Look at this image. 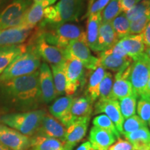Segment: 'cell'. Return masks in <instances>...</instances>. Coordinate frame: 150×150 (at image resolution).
<instances>
[{
    "mask_svg": "<svg viewBox=\"0 0 150 150\" xmlns=\"http://www.w3.org/2000/svg\"><path fill=\"white\" fill-rule=\"evenodd\" d=\"M42 104L39 70L21 77L0 80V115L37 110Z\"/></svg>",
    "mask_w": 150,
    "mask_h": 150,
    "instance_id": "obj_1",
    "label": "cell"
},
{
    "mask_svg": "<svg viewBox=\"0 0 150 150\" xmlns=\"http://www.w3.org/2000/svg\"><path fill=\"white\" fill-rule=\"evenodd\" d=\"M36 31L49 44L61 50H66L75 40L86 41V31L81 26L74 23L38 27Z\"/></svg>",
    "mask_w": 150,
    "mask_h": 150,
    "instance_id": "obj_2",
    "label": "cell"
},
{
    "mask_svg": "<svg viewBox=\"0 0 150 150\" xmlns=\"http://www.w3.org/2000/svg\"><path fill=\"white\" fill-rule=\"evenodd\" d=\"M86 0H59L56 5L47 7L44 11L43 27L59 25L72 22H78L83 14Z\"/></svg>",
    "mask_w": 150,
    "mask_h": 150,
    "instance_id": "obj_3",
    "label": "cell"
},
{
    "mask_svg": "<svg viewBox=\"0 0 150 150\" xmlns=\"http://www.w3.org/2000/svg\"><path fill=\"white\" fill-rule=\"evenodd\" d=\"M46 111L37 109L31 111L12 112L0 115V123L21 134L31 137L36 134Z\"/></svg>",
    "mask_w": 150,
    "mask_h": 150,
    "instance_id": "obj_4",
    "label": "cell"
},
{
    "mask_svg": "<svg viewBox=\"0 0 150 150\" xmlns=\"http://www.w3.org/2000/svg\"><path fill=\"white\" fill-rule=\"evenodd\" d=\"M40 65V57L32 45L27 43V50L12 61L0 75V80H8L31 74L38 70Z\"/></svg>",
    "mask_w": 150,
    "mask_h": 150,
    "instance_id": "obj_5",
    "label": "cell"
},
{
    "mask_svg": "<svg viewBox=\"0 0 150 150\" xmlns=\"http://www.w3.org/2000/svg\"><path fill=\"white\" fill-rule=\"evenodd\" d=\"M149 58L145 52L133 61L131 64L129 80L132 86L133 92L137 97H141L150 76L149 65Z\"/></svg>",
    "mask_w": 150,
    "mask_h": 150,
    "instance_id": "obj_6",
    "label": "cell"
},
{
    "mask_svg": "<svg viewBox=\"0 0 150 150\" xmlns=\"http://www.w3.org/2000/svg\"><path fill=\"white\" fill-rule=\"evenodd\" d=\"M29 44L32 45L40 59L50 65H63L66 61L65 50L49 44L37 31L29 41Z\"/></svg>",
    "mask_w": 150,
    "mask_h": 150,
    "instance_id": "obj_7",
    "label": "cell"
},
{
    "mask_svg": "<svg viewBox=\"0 0 150 150\" xmlns=\"http://www.w3.org/2000/svg\"><path fill=\"white\" fill-rule=\"evenodd\" d=\"M32 4V0H13L0 13V30L18 27Z\"/></svg>",
    "mask_w": 150,
    "mask_h": 150,
    "instance_id": "obj_8",
    "label": "cell"
},
{
    "mask_svg": "<svg viewBox=\"0 0 150 150\" xmlns=\"http://www.w3.org/2000/svg\"><path fill=\"white\" fill-rule=\"evenodd\" d=\"M64 70L66 80L65 93L67 96L72 97L84 83V67L78 60L67 57L64 63Z\"/></svg>",
    "mask_w": 150,
    "mask_h": 150,
    "instance_id": "obj_9",
    "label": "cell"
},
{
    "mask_svg": "<svg viewBox=\"0 0 150 150\" xmlns=\"http://www.w3.org/2000/svg\"><path fill=\"white\" fill-rule=\"evenodd\" d=\"M65 52L67 58L70 57L78 60L88 70H95L98 65V59L91 54L85 41H73L65 50Z\"/></svg>",
    "mask_w": 150,
    "mask_h": 150,
    "instance_id": "obj_10",
    "label": "cell"
},
{
    "mask_svg": "<svg viewBox=\"0 0 150 150\" xmlns=\"http://www.w3.org/2000/svg\"><path fill=\"white\" fill-rule=\"evenodd\" d=\"M0 142L11 150H28L31 137L0 123Z\"/></svg>",
    "mask_w": 150,
    "mask_h": 150,
    "instance_id": "obj_11",
    "label": "cell"
},
{
    "mask_svg": "<svg viewBox=\"0 0 150 150\" xmlns=\"http://www.w3.org/2000/svg\"><path fill=\"white\" fill-rule=\"evenodd\" d=\"M39 86L43 104H50L56 98L57 95L52 70L45 62L41 63L39 68Z\"/></svg>",
    "mask_w": 150,
    "mask_h": 150,
    "instance_id": "obj_12",
    "label": "cell"
},
{
    "mask_svg": "<svg viewBox=\"0 0 150 150\" xmlns=\"http://www.w3.org/2000/svg\"><path fill=\"white\" fill-rule=\"evenodd\" d=\"M56 1L57 0H42L38 2L33 3L26 11L21 22L17 27L33 29L42 20L45 9L54 4Z\"/></svg>",
    "mask_w": 150,
    "mask_h": 150,
    "instance_id": "obj_13",
    "label": "cell"
},
{
    "mask_svg": "<svg viewBox=\"0 0 150 150\" xmlns=\"http://www.w3.org/2000/svg\"><path fill=\"white\" fill-rule=\"evenodd\" d=\"M104 113L113 122L120 135H123L122 125L125 121L117 100H98L95 105L94 114Z\"/></svg>",
    "mask_w": 150,
    "mask_h": 150,
    "instance_id": "obj_14",
    "label": "cell"
},
{
    "mask_svg": "<svg viewBox=\"0 0 150 150\" xmlns=\"http://www.w3.org/2000/svg\"><path fill=\"white\" fill-rule=\"evenodd\" d=\"M90 120L91 117L78 118L67 127L64 140L67 149L72 150L78 142L83 139Z\"/></svg>",
    "mask_w": 150,
    "mask_h": 150,
    "instance_id": "obj_15",
    "label": "cell"
},
{
    "mask_svg": "<svg viewBox=\"0 0 150 150\" xmlns=\"http://www.w3.org/2000/svg\"><path fill=\"white\" fill-rule=\"evenodd\" d=\"M73 99L71 96L61 97L56 99L51 106H49L50 114L61 122L65 127H67L74 122L71 114Z\"/></svg>",
    "mask_w": 150,
    "mask_h": 150,
    "instance_id": "obj_16",
    "label": "cell"
},
{
    "mask_svg": "<svg viewBox=\"0 0 150 150\" xmlns=\"http://www.w3.org/2000/svg\"><path fill=\"white\" fill-rule=\"evenodd\" d=\"M131 65L125 69L117 72L112 84L110 100L121 99L134 94L132 86L129 80Z\"/></svg>",
    "mask_w": 150,
    "mask_h": 150,
    "instance_id": "obj_17",
    "label": "cell"
},
{
    "mask_svg": "<svg viewBox=\"0 0 150 150\" xmlns=\"http://www.w3.org/2000/svg\"><path fill=\"white\" fill-rule=\"evenodd\" d=\"M65 132L66 129L64 125L51 114L46 112L41 122L40 128L35 135H40L64 141Z\"/></svg>",
    "mask_w": 150,
    "mask_h": 150,
    "instance_id": "obj_18",
    "label": "cell"
},
{
    "mask_svg": "<svg viewBox=\"0 0 150 150\" xmlns=\"http://www.w3.org/2000/svg\"><path fill=\"white\" fill-rule=\"evenodd\" d=\"M98 65L113 72H118L125 70L131 64L133 60L130 59H120L112 55L108 50L98 52Z\"/></svg>",
    "mask_w": 150,
    "mask_h": 150,
    "instance_id": "obj_19",
    "label": "cell"
},
{
    "mask_svg": "<svg viewBox=\"0 0 150 150\" xmlns=\"http://www.w3.org/2000/svg\"><path fill=\"white\" fill-rule=\"evenodd\" d=\"M88 138L94 150H108L116 141V137L112 133L95 126L90 131Z\"/></svg>",
    "mask_w": 150,
    "mask_h": 150,
    "instance_id": "obj_20",
    "label": "cell"
},
{
    "mask_svg": "<svg viewBox=\"0 0 150 150\" xmlns=\"http://www.w3.org/2000/svg\"><path fill=\"white\" fill-rule=\"evenodd\" d=\"M32 33V29L18 27L0 30V47L20 45L25 42Z\"/></svg>",
    "mask_w": 150,
    "mask_h": 150,
    "instance_id": "obj_21",
    "label": "cell"
},
{
    "mask_svg": "<svg viewBox=\"0 0 150 150\" xmlns=\"http://www.w3.org/2000/svg\"><path fill=\"white\" fill-rule=\"evenodd\" d=\"M119 42L127 55L133 61L145 52L146 47L144 44L142 33L129 35L121 38Z\"/></svg>",
    "mask_w": 150,
    "mask_h": 150,
    "instance_id": "obj_22",
    "label": "cell"
},
{
    "mask_svg": "<svg viewBox=\"0 0 150 150\" xmlns=\"http://www.w3.org/2000/svg\"><path fill=\"white\" fill-rule=\"evenodd\" d=\"M119 40L111 22L101 23L97 40V53L111 48Z\"/></svg>",
    "mask_w": 150,
    "mask_h": 150,
    "instance_id": "obj_23",
    "label": "cell"
},
{
    "mask_svg": "<svg viewBox=\"0 0 150 150\" xmlns=\"http://www.w3.org/2000/svg\"><path fill=\"white\" fill-rule=\"evenodd\" d=\"M91 71V72L89 74L88 80L85 96L89 98L91 102L94 103L99 98V86L104 78L106 71L104 67L99 65H97L95 70Z\"/></svg>",
    "mask_w": 150,
    "mask_h": 150,
    "instance_id": "obj_24",
    "label": "cell"
},
{
    "mask_svg": "<svg viewBox=\"0 0 150 150\" xmlns=\"http://www.w3.org/2000/svg\"><path fill=\"white\" fill-rule=\"evenodd\" d=\"M100 13L91 15L88 17L86 24V41L89 48L93 52H97V40L99 30L101 24Z\"/></svg>",
    "mask_w": 150,
    "mask_h": 150,
    "instance_id": "obj_25",
    "label": "cell"
},
{
    "mask_svg": "<svg viewBox=\"0 0 150 150\" xmlns=\"http://www.w3.org/2000/svg\"><path fill=\"white\" fill-rule=\"evenodd\" d=\"M65 142L56 138L34 135L31 137V144L28 150H64Z\"/></svg>",
    "mask_w": 150,
    "mask_h": 150,
    "instance_id": "obj_26",
    "label": "cell"
},
{
    "mask_svg": "<svg viewBox=\"0 0 150 150\" xmlns=\"http://www.w3.org/2000/svg\"><path fill=\"white\" fill-rule=\"evenodd\" d=\"M27 50V44L0 47V75L17 56Z\"/></svg>",
    "mask_w": 150,
    "mask_h": 150,
    "instance_id": "obj_27",
    "label": "cell"
},
{
    "mask_svg": "<svg viewBox=\"0 0 150 150\" xmlns=\"http://www.w3.org/2000/svg\"><path fill=\"white\" fill-rule=\"evenodd\" d=\"M132 145L134 150L148 149L150 144V130L148 127H144L136 131L123 135Z\"/></svg>",
    "mask_w": 150,
    "mask_h": 150,
    "instance_id": "obj_28",
    "label": "cell"
},
{
    "mask_svg": "<svg viewBox=\"0 0 150 150\" xmlns=\"http://www.w3.org/2000/svg\"><path fill=\"white\" fill-rule=\"evenodd\" d=\"M93 111V103L86 96L73 99L71 114L74 121L78 118L91 117Z\"/></svg>",
    "mask_w": 150,
    "mask_h": 150,
    "instance_id": "obj_29",
    "label": "cell"
},
{
    "mask_svg": "<svg viewBox=\"0 0 150 150\" xmlns=\"http://www.w3.org/2000/svg\"><path fill=\"white\" fill-rule=\"evenodd\" d=\"M51 68L56 95L57 96L64 95L66 84L64 64L60 65H51Z\"/></svg>",
    "mask_w": 150,
    "mask_h": 150,
    "instance_id": "obj_30",
    "label": "cell"
},
{
    "mask_svg": "<svg viewBox=\"0 0 150 150\" xmlns=\"http://www.w3.org/2000/svg\"><path fill=\"white\" fill-rule=\"evenodd\" d=\"M111 24L119 40L130 35V22L125 13H121L112 20Z\"/></svg>",
    "mask_w": 150,
    "mask_h": 150,
    "instance_id": "obj_31",
    "label": "cell"
},
{
    "mask_svg": "<svg viewBox=\"0 0 150 150\" xmlns=\"http://www.w3.org/2000/svg\"><path fill=\"white\" fill-rule=\"evenodd\" d=\"M120 0H110L104 8L101 11V23L111 22L115 17L121 13Z\"/></svg>",
    "mask_w": 150,
    "mask_h": 150,
    "instance_id": "obj_32",
    "label": "cell"
},
{
    "mask_svg": "<svg viewBox=\"0 0 150 150\" xmlns=\"http://www.w3.org/2000/svg\"><path fill=\"white\" fill-rule=\"evenodd\" d=\"M137 97L134 94L120 99V108L124 119L126 120L136 115Z\"/></svg>",
    "mask_w": 150,
    "mask_h": 150,
    "instance_id": "obj_33",
    "label": "cell"
},
{
    "mask_svg": "<svg viewBox=\"0 0 150 150\" xmlns=\"http://www.w3.org/2000/svg\"><path fill=\"white\" fill-rule=\"evenodd\" d=\"M150 14V0H141L126 13L129 22L134 21L145 15Z\"/></svg>",
    "mask_w": 150,
    "mask_h": 150,
    "instance_id": "obj_34",
    "label": "cell"
},
{
    "mask_svg": "<svg viewBox=\"0 0 150 150\" xmlns=\"http://www.w3.org/2000/svg\"><path fill=\"white\" fill-rule=\"evenodd\" d=\"M93 126L97 127L104 130L112 133L116 138H120V134L118 132L113 122L106 115H99L94 117L93 120Z\"/></svg>",
    "mask_w": 150,
    "mask_h": 150,
    "instance_id": "obj_35",
    "label": "cell"
},
{
    "mask_svg": "<svg viewBox=\"0 0 150 150\" xmlns=\"http://www.w3.org/2000/svg\"><path fill=\"white\" fill-rule=\"evenodd\" d=\"M112 84L113 78L112 74L110 72H106L99 86V100L105 101L110 99Z\"/></svg>",
    "mask_w": 150,
    "mask_h": 150,
    "instance_id": "obj_36",
    "label": "cell"
},
{
    "mask_svg": "<svg viewBox=\"0 0 150 150\" xmlns=\"http://www.w3.org/2000/svg\"><path fill=\"white\" fill-rule=\"evenodd\" d=\"M147 127V123L143 121L138 115H134L125 120L122 125L123 135L129 134L138 129Z\"/></svg>",
    "mask_w": 150,
    "mask_h": 150,
    "instance_id": "obj_37",
    "label": "cell"
},
{
    "mask_svg": "<svg viewBox=\"0 0 150 150\" xmlns=\"http://www.w3.org/2000/svg\"><path fill=\"white\" fill-rule=\"evenodd\" d=\"M137 112L139 117L146 123L150 122V100L139 98L137 103Z\"/></svg>",
    "mask_w": 150,
    "mask_h": 150,
    "instance_id": "obj_38",
    "label": "cell"
},
{
    "mask_svg": "<svg viewBox=\"0 0 150 150\" xmlns=\"http://www.w3.org/2000/svg\"><path fill=\"white\" fill-rule=\"evenodd\" d=\"M150 21V14L145 15L134 21L130 22V35L140 34Z\"/></svg>",
    "mask_w": 150,
    "mask_h": 150,
    "instance_id": "obj_39",
    "label": "cell"
},
{
    "mask_svg": "<svg viewBox=\"0 0 150 150\" xmlns=\"http://www.w3.org/2000/svg\"><path fill=\"white\" fill-rule=\"evenodd\" d=\"M110 0H89L85 17L101 12Z\"/></svg>",
    "mask_w": 150,
    "mask_h": 150,
    "instance_id": "obj_40",
    "label": "cell"
},
{
    "mask_svg": "<svg viewBox=\"0 0 150 150\" xmlns=\"http://www.w3.org/2000/svg\"><path fill=\"white\" fill-rule=\"evenodd\" d=\"M108 51L110 52V53L112 55L115 56V57L120 58V59H129V58H130L128 55H127L125 50H123V48L122 47L119 41H118L115 45H114L111 48L108 49Z\"/></svg>",
    "mask_w": 150,
    "mask_h": 150,
    "instance_id": "obj_41",
    "label": "cell"
},
{
    "mask_svg": "<svg viewBox=\"0 0 150 150\" xmlns=\"http://www.w3.org/2000/svg\"><path fill=\"white\" fill-rule=\"evenodd\" d=\"M108 150H134L131 144L127 140L119 138L115 144L112 145Z\"/></svg>",
    "mask_w": 150,
    "mask_h": 150,
    "instance_id": "obj_42",
    "label": "cell"
},
{
    "mask_svg": "<svg viewBox=\"0 0 150 150\" xmlns=\"http://www.w3.org/2000/svg\"><path fill=\"white\" fill-rule=\"evenodd\" d=\"M141 0H120L121 11L122 13H126L132 8L135 5L139 3Z\"/></svg>",
    "mask_w": 150,
    "mask_h": 150,
    "instance_id": "obj_43",
    "label": "cell"
},
{
    "mask_svg": "<svg viewBox=\"0 0 150 150\" xmlns=\"http://www.w3.org/2000/svg\"><path fill=\"white\" fill-rule=\"evenodd\" d=\"M142 33L144 44L147 47H150V21L144 29Z\"/></svg>",
    "mask_w": 150,
    "mask_h": 150,
    "instance_id": "obj_44",
    "label": "cell"
},
{
    "mask_svg": "<svg viewBox=\"0 0 150 150\" xmlns=\"http://www.w3.org/2000/svg\"><path fill=\"white\" fill-rule=\"evenodd\" d=\"M140 98H145L150 100V76L149 80H148L147 85L145 86V88L144 90L143 93H142L141 97Z\"/></svg>",
    "mask_w": 150,
    "mask_h": 150,
    "instance_id": "obj_45",
    "label": "cell"
},
{
    "mask_svg": "<svg viewBox=\"0 0 150 150\" xmlns=\"http://www.w3.org/2000/svg\"><path fill=\"white\" fill-rule=\"evenodd\" d=\"M76 150H94V149L92 147L91 142L89 141H86L81 144Z\"/></svg>",
    "mask_w": 150,
    "mask_h": 150,
    "instance_id": "obj_46",
    "label": "cell"
},
{
    "mask_svg": "<svg viewBox=\"0 0 150 150\" xmlns=\"http://www.w3.org/2000/svg\"><path fill=\"white\" fill-rule=\"evenodd\" d=\"M8 1L9 0H0V9L2 8L8 2Z\"/></svg>",
    "mask_w": 150,
    "mask_h": 150,
    "instance_id": "obj_47",
    "label": "cell"
},
{
    "mask_svg": "<svg viewBox=\"0 0 150 150\" xmlns=\"http://www.w3.org/2000/svg\"><path fill=\"white\" fill-rule=\"evenodd\" d=\"M145 53L148 56V57L150 59V47H145Z\"/></svg>",
    "mask_w": 150,
    "mask_h": 150,
    "instance_id": "obj_48",
    "label": "cell"
},
{
    "mask_svg": "<svg viewBox=\"0 0 150 150\" xmlns=\"http://www.w3.org/2000/svg\"><path fill=\"white\" fill-rule=\"evenodd\" d=\"M0 150H11V149H8V147H5L3 144H1V142H0Z\"/></svg>",
    "mask_w": 150,
    "mask_h": 150,
    "instance_id": "obj_49",
    "label": "cell"
},
{
    "mask_svg": "<svg viewBox=\"0 0 150 150\" xmlns=\"http://www.w3.org/2000/svg\"><path fill=\"white\" fill-rule=\"evenodd\" d=\"M33 2H38V1H42V0H32Z\"/></svg>",
    "mask_w": 150,
    "mask_h": 150,
    "instance_id": "obj_50",
    "label": "cell"
},
{
    "mask_svg": "<svg viewBox=\"0 0 150 150\" xmlns=\"http://www.w3.org/2000/svg\"><path fill=\"white\" fill-rule=\"evenodd\" d=\"M141 150H150V148H148V149H141Z\"/></svg>",
    "mask_w": 150,
    "mask_h": 150,
    "instance_id": "obj_51",
    "label": "cell"
},
{
    "mask_svg": "<svg viewBox=\"0 0 150 150\" xmlns=\"http://www.w3.org/2000/svg\"><path fill=\"white\" fill-rule=\"evenodd\" d=\"M149 68H150V59H149Z\"/></svg>",
    "mask_w": 150,
    "mask_h": 150,
    "instance_id": "obj_52",
    "label": "cell"
},
{
    "mask_svg": "<svg viewBox=\"0 0 150 150\" xmlns=\"http://www.w3.org/2000/svg\"><path fill=\"white\" fill-rule=\"evenodd\" d=\"M64 150H69V149H67V148H66V149H64Z\"/></svg>",
    "mask_w": 150,
    "mask_h": 150,
    "instance_id": "obj_53",
    "label": "cell"
},
{
    "mask_svg": "<svg viewBox=\"0 0 150 150\" xmlns=\"http://www.w3.org/2000/svg\"><path fill=\"white\" fill-rule=\"evenodd\" d=\"M149 147L150 148V144H149Z\"/></svg>",
    "mask_w": 150,
    "mask_h": 150,
    "instance_id": "obj_54",
    "label": "cell"
},
{
    "mask_svg": "<svg viewBox=\"0 0 150 150\" xmlns=\"http://www.w3.org/2000/svg\"><path fill=\"white\" fill-rule=\"evenodd\" d=\"M149 127H150V123H149Z\"/></svg>",
    "mask_w": 150,
    "mask_h": 150,
    "instance_id": "obj_55",
    "label": "cell"
},
{
    "mask_svg": "<svg viewBox=\"0 0 150 150\" xmlns=\"http://www.w3.org/2000/svg\"><path fill=\"white\" fill-rule=\"evenodd\" d=\"M149 123H150V122H149Z\"/></svg>",
    "mask_w": 150,
    "mask_h": 150,
    "instance_id": "obj_56",
    "label": "cell"
}]
</instances>
